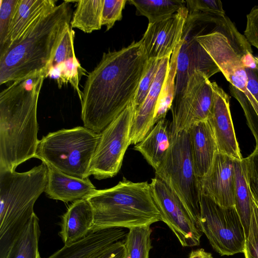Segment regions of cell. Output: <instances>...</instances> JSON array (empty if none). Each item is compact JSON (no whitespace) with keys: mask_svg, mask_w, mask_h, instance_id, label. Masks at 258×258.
<instances>
[{"mask_svg":"<svg viewBox=\"0 0 258 258\" xmlns=\"http://www.w3.org/2000/svg\"><path fill=\"white\" fill-rule=\"evenodd\" d=\"M87 199L94 211L91 232L150 226L161 221L148 181L135 182L123 177L116 185L96 190Z\"/></svg>","mask_w":258,"mask_h":258,"instance_id":"obj_4","label":"cell"},{"mask_svg":"<svg viewBox=\"0 0 258 258\" xmlns=\"http://www.w3.org/2000/svg\"><path fill=\"white\" fill-rule=\"evenodd\" d=\"M243 35L250 45L258 50V5L254 6L246 15Z\"/></svg>","mask_w":258,"mask_h":258,"instance_id":"obj_37","label":"cell"},{"mask_svg":"<svg viewBox=\"0 0 258 258\" xmlns=\"http://www.w3.org/2000/svg\"><path fill=\"white\" fill-rule=\"evenodd\" d=\"M55 3L54 0H20L7 42L0 49V52L20 37L38 18L54 8Z\"/></svg>","mask_w":258,"mask_h":258,"instance_id":"obj_24","label":"cell"},{"mask_svg":"<svg viewBox=\"0 0 258 258\" xmlns=\"http://www.w3.org/2000/svg\"><path fill=\"white\" fill-rule=\"evenodd\" d=\"M185 2L188 11L186 22L192 23L201 17L213 15H226L220 1L189 0Z\"/></svg>","mask_w":258,"mask_h":258,"instance_id":"obj_31","label":"cell"},{"mask_svg":"<svg viewBox=\"0 0 258 258\" xmlns=\"http://www.w3.org/2000/svg\"><path fill=\"white\" fill-rule=\"evenodd\" d=\"M46 165L47 182L45 192L50 199L64 203H73L87 199L96 191L89 178L81 179L73 177Z\"/></svg>","mask_w":258,"mask_h":258,"instance_id":"obj_20","label":"cell"},{"mask_svg":"<svg viewBox=\"0 0 258 258\" xmlns=\"http://www.w3.org/2000/svg\"><path fill=\"white\" fill-rule=\"evenodd\" d=\"M148 59L142 41L103 54L82 92L84 126L100 134L134 102Z\"/></svg>","mask_w":258,"mask_h":258,"instance_id":"obj_1","label":"cell"},{"mask_svg":"<svg viewBox=\"0 0 258 258\" xmlns=\"http://www.w3.org/2000/svg\"><path fill=\"white\" fill-rule=\"evenodd\" d=\"M45 74L13 82L0 94V171L36 158L37 110Z\"/></svg>","mask_w":258,"mask_h":258,"instance_id":"obj_2","label":"cell"},{"mask_svg":"<svg viewBox=\"0 0 258 258\" xmlns=\"http://www.w3.org/2000/svg\"><path fill=\"white\" fill-rule=\"evenodd\" d=\"M128 2L136 8L137 15L148 18L149 23L169 18L186 6L184 1L130 0Z\"/></svg>","mask_w":258,"mask_h":258,"instance_id":"obj_28","label":"cell"},{"mask_svg":"<svg viewBox=\"0 0 258 258\" xmlns=\"http://www.w3.org/2000/svg\"><path fill=\"white\" fill-rule=\"evenodd\" d=\"M255 59L256 63L257 69L258 70V56H255Z\"/></svg>","mask_w":258,"mask_h":258,"instance_id":"obj_40","label":"cell"},{"mask_svg":"<svg viewBox=\"0 0 258 258\" xmlns=\"http://www.w3.org/2000/svg\"><path fill=\"white\" fill-rule=\"evenodd\" d=\"M170 57L162 59L145 99L135 110L130 135L131 144L136 145L140 142L154 126L153 119L155 109L168 71Z\"/></svg>","mask_w":258,"mask_h":258,"instance_id":"obj_18","label":"cell"},{"mask_svg":"<svg viewBox=\"0 0 258 258\" xmlns=\"http://www.w3.org/2000/svg\"><path fill=\"white\" fill-rule=\"evenodd\" d=\"M243 253L245 258H258V206L253 200L249 232Z\"/></svg>","mask_w":258,"mask_h":258,"instance_id":"obj_34","label":"cell"},{"mask_svg":"<svg viewBox=\"0 0 258 258\" xmlns=\"http://www.w3.org/2000/svg\"><path fill=\"white\" fill-rule=\"evenodd\" d=\"M182 42V39L171 56L168 71L155 109L153 119L154 125L160 120L165 119L168 111L171 109L175 93L177 56Z\"/></svg>","mask_w":258,"mask_h":258,"instance_id":"obj_29","label":"cell"},{"mask_svg":"<svg viewBox=\"0 0 258 258\" xmlns=\"http://www.w3.org/2000/svg\"><path fill=\"white\" fill-rule=\"evenodd\" d=\"M76 2L70 23L71 28L86 33L100 29L104 0H80Z\"/></svg>","mask_w":258,"mask_h":258,"instance_id":"obj_27","label":"cell"},{"mask_svg":"<svg viewBox=\"0 0 258 258\" xmlns=\"http://www.w3.org/2000/svg\"><path fill=\"white\" fill-rule=\"evenodd\" d=\"M199 224L201 232L221 255L244 252L245 235L234 207H222L201 193Z\"/></svg>","mask_w":258,"mask_h":258,"instance_id":"obj_8","label":"cell"},{"mask_svg":"<svg viewBox=\"0 0 258 258\" xmlns=\"http://www.w3.org/2000/svg\"><path fill=\"white\" fill-rule=\"evenodd\" d=\"M229 18L210 32L198 35L197 41L209 54L230 84L242 92L249 101L252 112L258 115V103L247 89V76L241 55L248 43L239 44L240 37L229 38L224 33Z\"/></svg>","mask_w":258,"mask_h":258,"instance_id":"obj_9","label":"cell"},{"mask_svg":"<svg viewBox=\"0 0 258 258\" xmlns=\"http://www.w3.org/2000/svg\"><path fill=\"white\" fill-rule=\"evenodd\" d=\"M124 240L126 258H149L152 246L150 226H143L128 229Z\"/></svg>","mask_w":258,"mask_h":258,"instance_id":"obj_30","label":"cell"},{"mask_svg":"<svg viewBox=\"0 0 258 258\" xmlns=\"http://www.w3.org/2000/svg\"><path fill=\"white\" fill-rule=\"evenodd\" d=\"M162 59L148 60L146 71L139 85L134 100L135 110L141 106L145 99L156 78Z\"/></svg>","mask_w":258,"mask_h":258,"instance_id":"obj_32","label":"cell"},{"mask_svg":"<svg viewBox=\"0 0 258 258\" xmlns=\"http://www.w3.org/2000/svg\"><path fill=\"white\" fill-rule=\"evenodd\" d=\"M206 25L198 33L192 35L191 27L184 25L183 42L177 56L175 96L182 91L191 75L196 71L204 74L209 79L220 72L209 54L197 41Z\"/></svg>","mask_w":258,"mask_h":258,"instance_id":"obj_14","label":"cell"},{"mask_svg":"<svg viewBox=\"0 0 258 258\" xmlns=\"http://www.w3.org/2000/svg\"><path fill=\"white\" fill-rule=\"evenodd\" d=\"M93 208L87 199L73 202L62 216L59 235L64 245L79 241L91 232Z\"/></svg>","mask_w":258,"mask_h":258,"instance_id":"obj_22","label":"cell"},{"mask_svg":"<svg viewBox=\"0 0 258 258\" xmlns=\"http://www.w3.org/2000/svg\"><path fill=\"white\" fill-rule=\"evenodd\" d=\"M187 258H213L212 254L203 248L192 250Z\"/></svg>","mask_w":258,"mask_h":258,"instance_id":"obj_39","label":"cell"},{"mask_svg":"<svg viewBox=\"0 0 258 258\" xmlns=\"http://www.w3.org/2000/svg\"><path fill=\"white\" fill-rule=\"evenodd\" d=\"M39 221L34 213L14 240L5 258H41L38 249Z\"/></svg>","mask_w":258,"mask_h":258,"instance_id":"obj_26","label":"cell"},{"mask_svg":"<svg viewBox=\"0 0 258 258\" xmlns=\"http://www.w3.org/2000/svg\"><path fill=\"white\" fill-rule=\"evenodd\" d=\"M214 98L209 120L215 137L218 152L242 160L230 110L229 96L215 82H212Z\"/></svg>","mask_w":258,"mask_h":258,"instance_id":"obj_15","label":"cell"},{"mask_svg":"<svg viewBox=\"0 0 258 258\" xmlns=\"http://www.w3.org/2000/svg\"><path fill=\"white\" fill-rule=\"evenodd\" d=\"M245 175L253 201L258 206V147L244 158Z\"/></svg>","mask_w":258,"mask_h":258,"instance_id":"obj_35","label":"cell"},{"mask_svg":"<svg viewBox=\"0 0 258 258\" xmlns=\"http://www.w3.org/2000/svg\"><path fill=\"white\" fill-rule=\"evenodd\" d=\"M47 167L29 171H0V258H5L15 239L35 213L34 206L45 191Z\"/></svg>","mask_w":258,"mask_h":258,"instance_id":"obj_5","label":"cell"},{"mask_svg":"<svg viewBox=\"0 0 258 258\" xmlns=\"http://www.w3.org/2000/svg\"><path fill=\"white\" fill-rule=\"evenodd\" d=\"M155 175L178 196L200 230L201 190L194 164L188 131L172 137L171 146L155 170Z\"/></svg>","mask_w":258,"mask_h":258,"instance_id":"obj_7","label":"cell"},{"mask_svg":"<svg viewBox=\"0 0 258 258\" xmlns=\"http://www.w3.org/2000/svg\"><path fill=\"white\" fill-rule=\"evenodd\" d=\"M243 159H234V207L241 221L246 239L250 223L253 198L245 175Z\"/></svg>","mask_w":258,"mask_h":258,"instance_id":"obj_25","label":"cell"},{"mask_svg":"<svg viewBox=\"0 0 258 258\" xmlns=\"http://www.w3.org/2000/svg\"><path fill=\"white\" fill-rule=\"evenodd\" d=\"M20 0H1L0 49L6 44L13 19Z\"/></svg>","mask_w":258,"mask_h":258,"instance_id":"obj_33","label":"cell"},{"mask_svg":"<svg viewBox=\"0 0 258 258\" xmlns=\"http://www.w3.org/2000/svg\"><path fill=\"white\" fill-rule=\"evenodd\" d=\"M75 33L71 25L67 27L57 48L47 77L55 79L59 88L70 83L76 91L80 100L82 92L79 81L85 70L78 61L74 51Z\"/></svg>","mask_w":258,"mask_h":258,"instance_id":"obj_17","label":"cell"},{"mask_svg":"<svg viewBox=\"0 0 258 258\" xmlns=\"http://www.w3.org/2000/svg\"><path fill=\"white\" fill-rule=\"evenodd\" d=\"M126 2V0H104L102 25L106 26V31L122 19V10Z\"/></svg>","mask_w":258,"mask_h":258,"instance_id":"obj_36","label":"cell"},{"mask_svg":"<svg viewBox=\"0 0 258 258\" xmlns=\"http://www.w3.org/2000/svg\"><path fill=\"white\" fill-rule=\"evenodd\" d=\"M188 132L196 175L200 179L209 170L218 151L215 137L208 119L194 123Z\"/></svg>","mask_w":258,"mask_h":258,"instance_id":"obj_21","label":"cell"},{"mask_svg":"<svg viewBox=\"0 0 258 258\" xmlns=\"http://www.w3.org/2000/svg\"><path fill=\"white\" fill-rule=\"evenodd\" d=\"M214 92L212 82L203 73L196 71L189 77L171 108L170 124L172 137L188 129L195 123L208 119L212 107Z\"/></svg>","mask_w":258,"mask_h":258,"instance_id":"obj_11","label":"cell"},{"mask_svg":"<svg viewBox=\"0 0 258 258\" xmlns=\"http://www.w3.org/2000/svg\"><path fill=\"white\" fill-rule=\"evenodd\" d=\"M234 158L217 151L209 170L200 179L201 193L224 207H234Z\"/></svg>","mask_w":258,"mask_h":258,"instance_id":"obj_16","label":"cell"},{"mask_svg":"<svg viewBox=\"0 0 258 258\" xmlns=\"http://www.w3.org/2000/svg\"><path fill=\"white\" fill-rule=\"evenodd\" d=\"M100 138L85 126L50 133L39 141L36 158L66 174L86 179Z\"/></svg>","mask_w":258,"mask_h":258,"instance_id":"obj_6","label":"cell"},{"mask_svg":"<svg viewBox=\"0 0 258 258\" xmlns=\"http://www.w3.org/2000/svg\"><path fill=\"white\" fill-rule=\"evenodd\" d=\"M187 14L185 6L169 18L149 23L141 39L148 60L171 57L182 40Z\"/></svg>","mask_w":258,"mask_h":258,"instance_id":"obj_13","label":"cell"},{"mask_svg":"<svg viewBox=\"0 0 258 258\" xmlns=\"http://www.w3.org/2000/svg\"><path fill=\"white\" fill-rule=\"evenodd\" d=\"M172 142L170 124L165 118L157 122L146 137L135 145L134 149L156 170L165 157Z\"/></svg>","mask_w":258,"mask_h":258,"instance_id":"obj_23","label":"cell"},{"mask_svg":"<svg viewBox=\"0 0 258 258\" xmlns=\"http://www.w3.org/2000/svg\"><path fill=\"white\" fill-rule=\"evenodd\" d=\"M91 258H126L124 240L112 244Z\"/></svg>","mask_w":258,"mask_h":258,"instance_id":"obj_38","label":"cell"},{"mask_svg":"<svg viewBox=\"0 0 258 258\" xmlns=\"http://www.w3.org/2000/svg\"><path fill=\"white\" fill-rule=\"evenodd\" d=\"M122 228H112L90 232L75 243L64 245L47 258H91L112 244L125 238Z\"/></svg>","mask_w":258,"mask_h":258,"instance_id":"obj_19","label":"cell"},{"mask_svg":"<svg viewBox=\"0 0 258 258\" xmlns=\"http://www.w3.org/2000/svg\"><path fill=\"white\" fill-rule=\"evenodd\" d=\"M150 184L161 221L169 227L182 246L199 245L202 232L178 196L156 176Z\"/></svg>","mask_w":258,"mask_h":258,"instance_id":"obj_12","label":"cell"},{"mask_svg":"<svg viewBox=\"0 0 258 258\" xmlns=\"http://www.w3.org/2000/svg\"><path fill=\"white\" fill-rule=\"evenodd\" d=\"M135 111L133 102L100 133L89 176L93 175L101 180L113 177L118 173L125 153L131 144L130 135Z\"/></svg>","mask_w":258,"mask_h":258,"instance_id":"obj_10","label":"cell"},{"mask_svg":"<svg viewBox=\"0 0 258 258\" xmlns=\"http://www.w3.org/2000/svg\"><path fill=\"white\" fill-rule=\"evenodd\" d=\"M70 1H64L38 18L0 52V85L45 74L66 28L70 25Z\"/></svg>","mask_w":258,"mask_h":258,"instance_id":"obj_3","label":"cell"}]
</instances>
